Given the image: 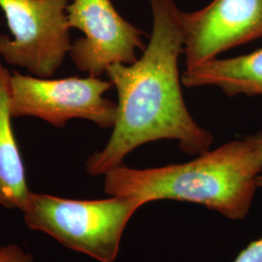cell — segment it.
I'll use <instances>...</instances> for the list:
<instances>
[{
	"instance_id": "6da1fadb",
	"label": "cell",
	"mask_w": 262,
	"mask_h": 262,
	"mask_svg": "<svg viewBox=\"0 0 262 262\" xmlns=\"http://www.w3.org/2000/svg\"><path fill=\"white\" fill-rule=\"evenodd\" d=\"M149 2L152 32L143 55L131 64H113L106 71L118 93L117 114L106 146L85 161V171L93 177L122 165L131 151L150 142L176 140L184 152L199 156L210 150L214 141L190 116L182 94L181 11L174 0Z\"/></svg>"
},
{
	"instance_id": "7a4b0ae2",
	"label": "cell",
	"mask_w": 262,
	"mask_h": 262,
	"mask_svg": "<svg viewBox=\"0 0 262 262\" xmlns=\"http://www.w3.org/2000/svg\"><path fill=\"white\" fill-rule=\"evenodd\" d=\"M261 176V156L245 137L182 164L146 169L122 164L104 175V191L134 198L143 205L159 200L195 203L241 221L262 187Z\"/></svg>"
},
{
	"instance_id": "3957f363",
	"label": "cell",
	"mask_w": 262,
	"mask_h": 262,
	"mask_svg": "<svg viewBox=\"0 0 262 262\" xmlns=\"http://www.w3.org/2000/svg\"><path fill=\"white\" fill-rule=\"evenodd\" d=\"M144 205L134 198L76 200L32 192L21 213L29 229L99 262H114L124 229Z\"/></svg>"
},
{
	"instance_id": "277c9868",
	"label": "cell",
	"mask_w": 262,
	"mask_h": 262,
	"mask_svg": "<svg viewBox=\"0 0 262 262\" xmlns=\"http://www.w3.org/2000/svg\"><path fill=\"white\" fill-rule=\"evenodd\" d=\"M72 0H0L13 39L0 34V58L51 78L71 49L66 10Z\"/></svg>"
},
{
	"instance_id": "5b68a950",
	"label": "cell",
	"mask_w": 262,
	"mask_h": 262,
	"mask_svg": "<svg viewBox=\"0 0 262 262\" xmlns=\"http://www.w3.org/2000/svg\"><path fill=\"white\" fill-rule=\"evenodd\" d=\"M112 88L100 77L50 79L14 72L10 77L12 117L38 118L57 128L73 119L112 128L117 103L104 97Z\"/></svg>"
},
{
	"instance_id": "8992f818",
	"label": "cell",
	"mask_w": 262,
	"mask_h": 262,
	"mask_svg": "<svg viewBox=\"0 0 262 262\" xmlns=\"http://www.w3.org/2000/svg\"><path fill=\"white\" fill-rule=\"evenodd\" d=\"M69 28L84 33L69 51L76 67L89 76L100 77L117 63L137 60V50L144 51V32L115 9L111 0H72L68 5Z\"/></svg>"
},
{
	"instance_id": "52a82bcc",
	"label": "cell",
	"mask_w": 262,
	"mask_h": 262,
	"mask_svg": "<svg viewBox=\"0 0 262 262\" xmlns=\"http://www.w3.org/2000/svg\"><path fill=\"white\" fill-rule=\"evenodd\" d=\"M187 68L262 38V0H213L203 9L180 12Z\"/></svg>"
},
{
	"instance_id": "ba28073f",
	"label": "cell",
	"mask_w": 262,
	"mask_h": 262,
	"mask_svg": "<svg viewBox=\"0 0 262 262\" xmlns=\"http://www.w3.org/2000/svg\"><path fill=\"white\" fill-rule=\"evenodd\" d=\"M10 77L0 58V206L21 212L31 191L11 122Z\"/></svg>"
},
{
	"instance_id": "9c48e42d",
	"label": "cell",
	"mask_w": 262,
	"mask_h": 262,
	"mask_svg": "<svg viewBox=\"0 0 262 262\" xmlns=\"http://www.w3.org/2000/svg\"><path fill=\"white\" fill-rule=\"evenodd\" d=\"M182 82L187 88L216 86L230 97L262 95V48L248 55L215 58L187 68Z\"/></svg>"
},
{
	"instance_id": "30bf717a",
	"label": "cell",
	"mask_w": 262,
	"mask_h": 262,
	"mask_svg": "<svg viewBox=\"0 0 262 262\" xmlns=\"http://www.w3.org/2000/svg\"><path fill=\"white\" fill-rule=\"evenodd\" d=\"M0 262H36L33 255L17 244L0 247Z\"/></svg>"
},
{
	"instance_id": "8fae6325",
	"label": "cell",
	"mask_w": 262,
	"mask_h": 262,
	"mask_svg": "<svg viewBox=\"0 0 262 262\" xmlns=\"http://www.w3.org/2000/svg\"><path fill=\"white\" fill-rule=\"evenodd\" d=\"M233 262H262V236L249 244Z\"/></svg>"
},
{
	"instance_id": "7c38bea8",
	"label": "cell",
	"mask_w": 262,
	"mask_h": 262,
	"mask_svg": "<svg viewBox=\"0 0 262 262\" xmlns=\"http://www.w3.org/2000/svg\"><path fill=\"white\" fill-rule=\"evenodd\" d=\"M246 138L251 141V142L253 143V145L255 146V148H256V149L258 150V151H259V154H260V156H261L262 159V130L258 131V132L254 133L253 135L247 136Z\"/></svg>"
},
{
	"instance_id": "4fadbf2b",
	"label": "cell",
	"mask_w": 262,
	"mask_h": 262,
	"mask_svg": "<svg viewBox=\"0 0 262 262\" xmlns=\"http://www.w3.org/2000/svg\"><path fill=\"white\" fill-rule=\"evenodd\" d=\"M0 247H1V246H0Z\"/></svg>"
}]
</instances>
